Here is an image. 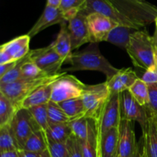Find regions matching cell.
Listing matches in <instances>:
<instances>
[{"label": "cell", "mask_w": 157, "mask_h": 157, "mask_svg": "<svg viewBox=\"0 0 157 157\" xmlns=\"http://www.w3.org/2000/svg\"><path fill=\"white\" fill-rule=\"evenodd\" d=\"M66 64H70L71 67L61 70L65 73L78 71H97L105 75L107 81L111 79L120 71L103 56L98 43H90L87 48L72 52Z\"/></svg>", "instance_id": "obj_1"}, {"label": "cell", "mask_w": 157, "mask_h": 157, "mask_svg": "<svg viewBox=\"0 0 157 157\" xmlns=\"http://www.w3.org/2000/svg\"><path fill=\"white\" fill-rule=\"evenodd\" d=\"M126 51L136 67L147 70L156 64V48L150 36L146 30H137L130 37Z\"/></svg>", "instance_id": "obj_2"}, {"label": "cell", "mask_w": 157, "mask_h": 157, "mask_svg": "<svg viewBox=\"0 0 157 157\" xmlns=\"http://www.w3.org/2000/svg\"><path fill=\"white\" fill-rule=\"evenodd\" d=\"M65 72L61 71L54 75H45L36 78H21L12 84L0 85V93L9 98L18 110L20 103L42 86L54 83L64 75Z\"/></svg>", "instance_id": "obj_3"}, {"label": "cell", "mask_w": 157, "mask_h": 157, "mask_svg": "<svg viewBox=\"0 0 157 157\" xmlns=\"http://www.w3.org/2000/svg\"><path fill=\"white\" fill-rule=\"evenodd\" d=\"M110 95V89L107 82L94 85H86L82 96L85 117L98 121L101 117L106 103Z\"/></svg>", "instance_id": "obj_4"}, {"label": "cell", "mask_w": 157, "mask_h": 157, "mask_svg": "<svg viewBox=\"0 0 157 157\" xmlns=\"http://www.w3.org/2000/svg\"><path fill=\"white\" fill-rule=\"evenodd\" d=\"M87 84L74 76L65 74L53 84L51 101L55 103L82 98Z\"/></svg>", "instance_id": "obj_5"}, {"label": "cell", "mask_w": 157, "mask_h": 157, "mask_svg": "<svg viewBox=\"0 0 157 157\" xmlns=\"http://www.w3.org/2000/svg\"><path fill=\"white\" fill-rule=\"evenodd\" d=\"M29 58L35 62L43 71L54 75L61 71V66L65 64V60L58 55L54 48V43L41 48L31 50Z\"/></svg>", "instance_id": "obj_6"}, {"label": "cell", "mask_w": 157, "mask_h": 157, "mask_svg": "<svg viewBox=\"0 0 157 157\" xmlns=\"http://www.w3.org/2000/svg\"><path fill=\"white\" fill-rule=\"evenodd\" d=\"M20 150L23 148L27 140L34 132L41 130L29 109L20 108L17 110L10 124Z\"/></svg>", "instance_id": "obj_7"}, {"label": "cell", "mask_w": 157, "mask_h": 157, "mask_svg": "<svg viewBox=\"0 0 157 157\" xmlns=\"http://www.w3.org/2000/svg\"><path fill=\"white\" fill-rule=\"evenodd\" d=\"M121 120V94L110 93L101 117L97 121L99 135L111 128H118Z\"/></svg>", "instance_id": "obj_8"}, {"label": "cell", "mask_w": 157, "mask_h": 157, "mask_svg": "<svg viewBox=\"0 0 157 157\" xmlns=\"http://www.w3.org/2000/svg\"><path fill=\"white\" fill-rule=\"evenodd\" d=\"M121 117L127 120L137 122L145 131L150 119V114L147 107H143L133 98L129 90L121 94Z\"/></svg>", "instance_id": "obj_9"}, {"label": "cell", "mask_w": 157, "mask_h": 157, "mask_svg": "<svg viewBox=\"0 0 157 157\" xmlns=\"http://www.w3.org/2000/svg\"><path fill=\"white\" fill-rule=\"evenodd\" d=\"M30 36L20 35L0 47V64L15 62L22 59L30 52Z\"/></svg>", "instance_id": "obj_10"}, {"label": "cell", "mask_w": 157, "mask_h": 157, "mask_svg": "<svg viewBox=\"0 0 157 157\" xmlns=\"http://www.w3.org/2000/svg\"><path fill=\"white\" fill-rule=\"evenodd\" d=\"M87 21L90 32V43L105 41L109 32L119 25L109 17L98 12L88 14L87 15Z\"/></svg>", "instance_id": "obj_11"}, {"label": "cell", "mask_w": 157, "mask_h": 157, "mask_svg": "<svg viewBox=\"0 0 157 157\" xmlns=\"http://www.w3.org/2000/svg\"><path fill=\"white\" fill-rule=\"evenodd\" d=\"M87 15L82 10L67 21V29L71 41L72 51L79 48L86 43H90Z\"/></svg>", "instance_id": "obj_12"}, {"label": "cell", "mask_w": 157, "mask_h": 157, "mask_svg": "<svg viewBox=\"0 0 157 157\" xmlns=\"http://www.w3.org/2000/svg\"><path fill=\"white\" fill-rule=\"evenodd\" d=\"M119 149L118 155L121 157H130L138 146L134 132V123L121 117L119 127Z\"/></svg>", "instance_id": "obj_13"}, {"label": "cell", "mask_w": 157, "mask_h": 157, "mask_svg": "<svg viewBox=\"0 0 157 157\" xmlns=\"http://www.w3.org/2000/svg\"><path fill=\"white\" fill-rule=\"evenodd\" d=\"M64 21H67L60 8H55L46 5L44 12L32 29L29 31L27 35L32 38L47 28L54 25L61 24Z\"/></svg>", "instance_id": "obj_14"}, {"label": "cell", "mask_w": 157, "mask_h": 157, "mask_svg": "<svg viewBox=\"0 0 157 157\" xmlns=\"http://www.w3.org/2000/svg\"><path fill=\"white\" fill-rule=\"evenodd\" d=\"M136 72L130 67L120 69L118 73L109 81H106L110 93L121 94L129 90L138 79Z\"/></svg>", "instance_id": "obj_15"}, {"label": "cell", "mask_w": 157, "mask_h": 157, "mask_svg": "<svg viewBox=\"0 0 157 157\" xmlns=\"http://www.w3.org/2000/svg\"><path fill=\"white\" fill-rule=\"evenodd\" d=\"M82 150L84 157H101L99 132L95 120L88 119V136L82 144Z\"/></svg>", "instance_id": "obj_16"}, {"label": "cell", "mask_w": 157, "mask_h": 157, "mask_svg": "<svg viewBox=\"0 0 157 157\" xmlns=\"http://www.w3.org/2000/svg\"><path fill=\"white\" fill-rule=\"evenodd\" d=\"M100 136L101 157H117L119 149V131L114 127L107 130Z\"/></svg>", "instance_id": "obj_17"}, {"label": "cell", "mask_w": 157, "mask_h": 157, "mask_svg": "<svg viewBox=\"0 0 157 157\" xmlns=\"http://www.w3.org/2000/svg\"><path fill=\"white\" fill-rule=\"evenodd\" d=\"M55 83V82H54ZM54 83H50L37 89L30 95L25 98L18 105V109H29L35 106L46 104L51 101L52 93V87Z\"/></svg>", "instance_id": "obj_18"}, {"label": "cell", "mask_w": 157, "mask_h": 157, "mask_svg": "<svg viewBox=\"0 0 157 157\" xmlns=\"http://www.w3.org/2000/svg\"><path fill=\"white\" fill-rule=\"evenodd\" d=\"M143 150L147 157H157V129L154 117H150L148 125L143 132Z\"/></svg>", "instance_id": "obj_19"}, {"label": "cell", "mask_w": 157, "mask_h": 157, "mask_svg": "<svg viewBox=\"0 0 157 157\" xmlns=\"http://www.w3.org/2000/svg\"><path fill=\"white\" fill-rule=\"evenodd\" d=\"M54 48L60 57L65 60V64L72 54L71 41L67 29V21L61 24V29L54 41Z\"/></svg>", "instance_id": "obj_20"}, {"label": "cell", "mask_w": 157, "mask_h": 157, "mask_svg": "<svg viewBox=\"0 0 157 157\" xmlns=\"http://www.w3.org/2000/svg\"><path fill=\"white\" fill-rule=\"evenodd\" d=\"M137 29L123 25H118L113 28L106 38L105 41L114 45L118 46L122 49H127L131 35L136 32Z\"/></svg>", "instance_id": "obj_21"}, {"label": "cell", "mask_w": 157, "mask_h": 157, "mask_svg": "<svg viewBox=\"0 0 157 157\" xmlns=\"http://www.w3.org/2000/svg\"><path fill=\"white\" fill-rule=\"evenodd\" d=\"M48 140L57 143H66L67 139L72 135L70 124H50L48 128L44 131Z\"/></svg>", "instance_id": "obj_22"}, {"label": "cell", "mask_w": 157, "mask_h": 157, "mask_svg": "<svg viewBox=\"0 0 157 157\" xmlns=\"http://www.w3.org/2000/svg\"><path fill=\"white\" fill-rule=\"evenodd\" d=\"M58 104L64 110L70 121L85 116V108L82 98L67 100Z\"/></svg>", "instance_id": "obj_23"}, {"label": "cell", "mask_w": 157, "mask_h": 157, "mask_svg": "<svg viewBox=\"0 0 157 157\" xmlns=\"http://www.w3.org/2000/svg\"><path fill=\"white\" fill-rule=\"evenodd\" d=\"M21 150L37 153H41L48 150L47 137L44 131L38 130L34 132L27 140Z\"/></svg>", "instance_id": "obj_24"}, {"label": "cell", "mask_w": 157, "mask_h": 157, "mask_svg": "<svg viewBox=\"0 0 157 157\" xmlns=\"http://www.w3.org/2000/svg\"><path fill=\"white\" fill-rule=\"evenodd\" d=\"M18 150L19 145L10 124L0 127V152Z\"/></svg>", "instance_id": "obj_25"}, {"label": "cell", "mask_w": 157, "mask_h": 157, "mask_svg": "<svg viewBox=\"0 0 157 157\" xmlns=\"http://www.w3.org/2000/svg\"><path fill=\"white\" fill-rule=\"evenodd\" d=\"M17 110H18L12 101L0 93V127L9 125Z\"/></svg>", "instance_id": "obj_26"}, {"label": "cell", "mask_w": 157, "mask_h": 157, "mask_svg": "<svg viewBox=\"0 0 157 157\" xmlns=\"http://www.w3.org/2000/svg\"><path fill=\"white\" fill-rule=\"evenodd\" d=\"M129 91L135 100L143 107H147L149 104V87L141 78H138L131 86Z\"/></svg>", "instance_id": "obj_27"}, {"label": "cell", "mask_w": 157, "mask_h": 157, "mask_svg": "<svg viewBox=\"0 0 157 157\" xmlns=\"http://www.w3.org/2000/svg\"><path fill=\"white\" fill-rule=\"evenodd\" d=\"M87 0H61L60 9L68 21L81 11L84 10Z\"/></svg>", "instance_id": "obj_28"}, {"label": "cell", "mask_w": 157, "mask_h": 157, "mask_svg": "<svg viewBox=\"0 0 157 157\" xmlns=\"http://www.w3.org/2000/svg\"><path fill=\"white\" fill-rule=\"evenodd\" d=\"M69 124L72 134L83 144L88 136V119L85 117H82L71 121Z\"/></svg>", "instance_id": "obj_29"}, {"label": "cell", "mask_w": 157, "mask_h": 157, "mask_svg": "<svg viewBox=\"0 0 157 157\" xmlns=\"http://www.w3.org/2000/svg\"><path fill=\"white\" fill-rule=\"evenodd\" d=\"M48 115L50 124H63L70 122V120L58 103L50 101L47 104Z\"/></svg>", "instance_id": "obj_30"}, {"label": "cell", "mask_w": 157, "mask_h": 157, "mask_svg": "<svg viewBox=\"0 0 157 157\" xmlns=\"http://www.w3.org/2000/svg\"><path fill=\"white\" fill-rule=\"evenodd\" d=\"M29 110L32 113V117H34L35 122L37 123L40 129L43 131H45L50 125L48 115L47 104L32 107L29 108Z\"/></svg>", "instance_id": "obj_31"}, {"label": "cell", "mask_w": 157, "mask_h": 157, "mask_svg": "<svg viewBox=\"0 0 157 157\" xmlns=\"http://www.w3.org/2000/svg\"><path fill=\"white\" fill-rule=\"evenodd\" d=\"M29 59V55L28 54L25 58L22 59L17 61L15 67L9 71L8 73L4 75L3 76L0 77V85H5V84H12V83L15 82L18 80L22 78V74H21V68L22 66Z\"/></svg>", "instance_id": "obj_32"}, {"label": "cell", "mask_w": 157, "mask_h": 157, "mask_svg": "<svg viewBox=\"0 0 157 157\" xmlns=\"http://www.w3.org/2000/svg\"><path fill=\"white\" fill-rule=\"evenodd\" d=\"M21 74H22V78H36L45 75H50L43 71L35 62L31 61L30 58L23 64Z\"/></svg>", "instance_id": "obj_33"}, {"label": "cell", "mask_w": 157, "mask_h": 157, "mask_svg": "<svg viewBox=\"0 0 157 157\" xmlns=\"http://www.w3.org/2000/svg\"><path fill=\"white\" fill-rule=\"evenodd\" d=\"M48 150L52 157H68L66 143H57L47 139Z\"/></svg>", "instance_id": "obj_34"}, {"label": "cell", "mask_w": 157, "mask_h": 157, "mask_svg": "<svg viewBox=\"0 0 157 157\" xmlns=\"http://www.w3.org/2000/svg\"><path fill=\"white\" fill-rule=\"evenodd\" d=\"M66 145L68 151V157H84L82 143L78 140L73 134L67 139Z\"/></svg>", "instance_id": "obj_35"}, {"label": "cell", "mask_w": 157, "mask_h": 157, "mask_svg": "<svg viewBox=\"0 0 157 157\" xmlns=\"http://www.w3.org/2000/svg\"><path fill=\"white\" fill-rule=\"evenodd\" d=\"M149 104L147 109L150 117H157V84H148Z\"/></svg>", "instance_id": "obj_36"}, {"label": "cell", "mask_w": 157, "mask_h": 157, "mask_svg": "<svg viewBox=\"0 0 157 157\" xmlns=\"http://www.w3.org/2000/svg\"><path fill=\"white\" fill-rule=\"evenodd\" d=\"M141 79L147 84H157V65L153 64L145 71Z\"/></svg>", "instance_id": "obj_37"}, {"label": "cell", "mask_w": 157, "mask_h": 157, "mask_svg": "<svg viewBox=\"0 0 157 157\" xmlns=\"http://www.w3.org/2000/svg\"><path fill=\"white\" fill-rule=\"evenodd\" d=\"M16 63L17 61H15V62L7 63V64H0V77L3 76V75H6V73H8L9 71L12 70V69L15 66Z\"/></svg>", "instance_id": "obj_38"}, {"label": "cell", "mask_w": 157, "mask_h": 157, "mask_svg": "<svg viewBox=\"0 0 157 157\" xmlns=\"http://www.w3.org/2000/svg\"><path fill=\"white\" fill-rule=\"evenodd\" d=\"M18 157H40L41 153H33V152L26 151L24 150H18Z\"/></svg>", "instance_id": "obj_39"}, {"label": "cell", "mask_w": 157, "mask_h": 157, "mask_svg": "<svg viewBox=\"0 0 157 157\" xmlns=\"http://www.w3.org/2000/svg\"><path fill=\"white\" fill-rule=\"evenodd\" d=\"M0 157H18V150H7L0 152Z\"/></svg>", "instance_id": "obj_40"}, {"label": "cell", "mask_w": 157, "mask_h": 157, "mask_svg": "<svg viewBox=\"0 0 157 157\" xmlns=\"http://www.w3.org/2000/svg\"><path fill=\"white\" fill-rule=\"evenodd\" d=\"M130 157H142V140H140L136 150Z\"/></svg>", "instance_id": "obj_41"}, {"label": "cell", "mask_w": 157, "mask_h": 157, "mask_svg": "<svg viewBox=\"0 0 157 157\" xmlns=\"http://www.w3.org/2000/svg\"><path fill=\"white\" fill-rule=\"evenodd\" d=\"M61 0H47L48 6H53L55 8H60L61 6Z\"/></svg>", "instance_id": "obj_42"}, {"label": "cell", "mask_w": 157, "mask_h": 157, "mask_svg": "<svg viewBox=\"0 0 157 157\" xmlns=\"http://www.w3.org/2000/svg\"><path fill=\"white\" fill-rule=\"evenodd\" d=\"M153 41L155 46V48H156V50H157V29H156V30H155L154 35L153 36Z\"/></svg>", "instance_id": "obj_43"}, {"label": "cell", "mask_w": 157, "mask_h": 157, "mask_svg": "<svg viewBox=\"0 0 157 157\" xmlns=\"http://www.w3.org/2000/svg\"><path fill=\"white\" fill-rule=\"evenodd\" d=\"M40 157H52V156H51L48 150H46L45 151H44L42 153H41Z\"/></svg>", "instance_id": "obj_44"}, {"label": "cell", "mask_w": 157, "mask_h": 157, "mask_svg": "<svg viewBox=\"0 0 157 157\" xmlns=\"http://www.w3.org/2000/svg\"><path fill=\"white\" fill-rule=\"evenodd\" d=\"M142 157H147V155H146V153H144V151L143 150V144H142Z\"/></svg>", "instance_id": "obj_45"}, {"label": "cell", "mask_w": 157, "mask_h": 157, "mask_svg": "<svg viewBox=\"0 0 157 157\" xmlns=\"http://www.w3.org/2000/svg\"><path fill=\"white\" fill-rule=\"evenodd\" d=\"M155 23H156V29H157V15H156V18H155Z\"/></svg>", "instance_id": "obj_46"}, {"label": "cell", "mask_w": 157, "mask_h": 157, "mask_svg": "<svg viewBox=\"0 0 157 157\" xmlns=\"http://www.w3.org/2000/svg\"><path fill=\"white\" fill-rule=\"evenodd\" d=\"M156 64L157 65V50H156Z\"/></svg>", "instance_id": "obj_47"}, {"label": "cell", "mask_w": 157, "mask_h": 157, "mask_svg": "<svg viewBox=\"0 0 157 157\" xmlns=\"http://www.w3.org/2000/svg\"><path fill=\"white\" fill-rule=\"evenodd\" d=\"M155 117V121H156V129H157V117Z\"/></svg>", "instance_id": "obj_48"}, {"label": "cell", "mask_w": 157, "mask_h": 157, "mask_svg": "<svg viewBox=\"0 0 157 157\" xmlns=\"http://www.w3.org/2000/svg\"><path fill=\"white\" fill-rule=\"evenodd\" d=\"M138 1H144V0H138Z\"/></svg>", "instance_id": "obj_49"}, {"label": "cell", "mask_w": 157, "mask_h": 157, "mask_svg": "<svg viewBox=\"0 0 157 157\" xmlns=\"http://www.w3.org/2000/svg\"><path fill=\"white\" fill-rule=\"evenodd\" d=\"M117 157H121V156H119V155H118V156H117Z\"/></svg>", "instance_id": "obj_50"}, {"label": "cell", "mask_w": 157, "mask_h": 157, "mask_svg": "<svg viewBox=\"0 0 157 157\" xmlns=\"http://www.w3.org/2000/svg\"></svg>", "instance_id": "obj_51"}]
</instances>
